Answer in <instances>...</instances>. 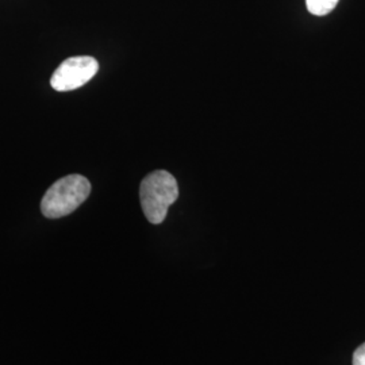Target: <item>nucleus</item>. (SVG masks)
<instances>
[{"mask_svg":"<svg viewBox=\"0 0 365 365\" xmlns=\"http://www.w3.org/2000/svg\"><path fill=\"white\" fill-rule=\"evenodd\" d=\"M339 0H306V6L309 13L313 14L315 16H324L331 13Z\"/></svg>","mask_w":365,"mask_h":365,"instance_id":"obj_4","label":"nucleus"},{"mask_svg":"<svg viewBox=\"0 0 365 365\" xmlns=\"http://www.w3.org/2000/svg\"><path fill=\"white\" fill-rule=\"evenodd\" d=\"M98 69L99 64L93 57H71L56 69L51 84L56 91H73L87 84L96 75Z\"/></svg>","mask_w":365,"mask_h":365,"instance_id":"obj_3","label":"nucleus"},{"mask_svg":"<svg viewBox=\"0 0 365 365\" xmlns=\"http://www.w3.org/2000/svg\"><path fill=\"white\" fill-rule=\"evenodd\" d=\"M353 365H365V342L353 353Z\"/></svg>","mask_w":365,"mask_h":365,"instance_id":"obj_5","label":"nucleus"},{"mask_svg":"<svg viewBox=\"0 0 365 365\" xmlns=\"http://www.w3.org/2000/svg\"><path fill=\"white\" fill-rule=\"evenodd\" d=\"M91 192V184L81 175H69L53 184L41 202L46 218L56 220L72 214Z\"/></svg>","mask_w":365,"mask_h":365,"instance_id":"obj_2","label":"nucleus"},{"mask_svg":"<svg viewBox=\"0 0 365 365\" xmlns=\"http://www.w3.org/2000/svg\"><path fill=\"white\" fill-rule=\"evenodd\" d=\"M179 197L178 182L168 170H155L145 178L140 187V199L146 220L163 223L170 206Z\"/></svg>","mask_w":365,"mask_h":365,"instance_id":"obj_1","label":"nucleus"}]
</instances>
